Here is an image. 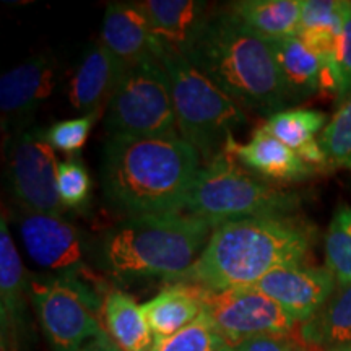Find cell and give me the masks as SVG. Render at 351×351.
Returning a JSON list of instances; mask_svg holds the SVG:
<instances>
[{"mask_svg":"<svg viewBox=\"0 0 351 351\" xmlns=\"http://www.w3.org/2000/svg\"><path fill=\"white\" fill-rule=\"evenodd\" d=\"M314 243V226L296 215L230 221L215 228L194 265L169 283L212 291L256 287L270 271L304 263Z\"/></svg>","mask_w":351,"mask_h":351,"instance_id":"6da1fadb","label":"cell"},{"mask_svg":"<svg viewBox=\"0 0 351 351\" xmlns=\"http://www.w3.org/2000/svg\"><path fill=\"white\" fill-rule=\"evenodd\" d=\"M200 168L199 152L179 134L108 137L101 186L109 204L127 218L179 213Z\"/></svg>","mask_w":351,"mask_h":351,"instance_id":"7a4b0ae2","label":"cell"},{"mask_svg":"<svg viewBox=\"0 0 351 351\" xmlns=\"http://www.w3.org/2000/svg\"><path fill=\"white\" fill-rule=\"evenodd\" d=\"M186 59L244 111L270 117L288 109L287 88L269 39L230 10L210 15Z\"/></svg>","mask_w":351,"mask_h":351,"instance_id":"3957f363","label":"cell"},{"mask_svg":"<svg viewBox=\"0 0 351 351\" xmlns=\"http://www.w3.org/2000/svg\"><path fill=\"white\" fill-rule=\"evenodd\" d=\"M213 230L182 212L125 218L104 234L95 258L114 278L161 276L169 282L194 265Z\"/></svg>","mask_w":351,"mask_h":351,"instance_id":"277c9868","label":"cell"},{"mask_svg":"<svg viewBox=\"0 0 351 351\" xmlns=\"http://www.w3.org/2000/svg\"><path fill=\"white\" fill-rule=\"evenodd\" d=\"M156 59L168 75L179 135L208 163L225 152L232 132L247 124L245 111L186 57L160 47Z\"/></svg>","mask_w":351,"mask_h":351,"instance_id":"5b68a950","label":"cell"},{"mask_svg":"<svg viewBox=\"0 0 351 351\" xmlns=\"http://www.w3.org/2000/svg\"><path fill=\"white\" fill-rule=\"evenodd\" d=\"M300 199L252 176L226 152L202 166L184 210L213 228L239 219L293 215Z\"/></svg>","mask_w":351,"mask_h":351,"instance_id":"8992f818","label":"cell"},{"mask_svg":"<svg viewBox=\"0 0 351 351\" xmlns=\"http://www.w3.org/2000/svg\"><path fill=\"white\" fill-rule=\"evenodd\" d=\"M104 111L108 137L179 134L168 75L156 57L127 67Z\"/></svg>","mask_w":351,"mask_h":351,"instance_id":"52a82bcc","label":"cell"},{"mask_svg":"<svg viewBox=\"0 0 351 351\" xmlns=\"http://www.w3.org/2000/svg\"><path fill=\"white\" fill-rule=\"evenodd\" d=\"M29 296L52 351H80L103 333L99 291L83 276L29 280Z\"/></svg>","mask_w":351,"mask_h":351,"instance_id":"ba28073f","label":"cell"},{"mask_svg":"<svg viewBox=\"0 0 351 351\" xmlns=\"http://www.w3.org/2000/svg\"><path fill=\"white\" fill-rule=\"evenodd\" d=\"M59 165L46 132L29 125L16 129L7 143V179L20 208L64 217L57 194Z\"/></svg>","mask_w":351,"mask_h":351,"instance_id":"9c48e42d","label":"cell"},{"mask_svg":"<svg viewBox=\"0 0 351 351\" xmlns=\"http://www.w3.org/2000/svg\"><path fill=\"white\" fill-rule=\"evenodd\" d=\"M199 288L202 313L228 346L263 335H289L296 322L274 300L254 287L221 291Z\"/></svg>","mask_w":351,"mask_h":351,"instance_id":"30bf717a","label":"cell"},{"mask_svg":"<svg viewBox=\"0 0 351 351\" xmlns=\"http://www.w3.org/2000/svg\"><path fill=\"white\" fill-rule=\"evenodd\" d=\"M13 218L28 257L44 270L59 276L88 275L91 244L75 225L56 215L16 208Z\"/></svg>","mask_w":351,"mask_h":351,"instance_id":"8fae6325","label":"cell"},{"mask_svg":"<svg viewBox=\"0 0 351 351\" xmlns=\"http://www.w3.org/2000/svg\"><path fill=\"white\" fill-rule=\"evenodd\" d=\"M254 288L274 300L295 322L304 324L326 304L337 282L326 267L301 263L270 271Z\"/></svg>","mask_w":351,"mask_h":351,"instance_id":"7c38bea8","label":"cell"},{"mask_svg":"<svg viewBox=\"0 0 351 351\" xmlns=\"http://www.w3.org/2000/svg\"><path fill=\"white\" fill-rule=\"evenodd\" d=\"M289 104L317 93L339 96V73L298 36L269 39Z\"/></svg>","mask_w":351,"mask_h":351,"instance_id":"4fadbf2b","label":"cell"},{"mask_svg":"<svg viewBox=\"0 0 351 351\" xmlns=\"http://www.w3.org/2000/svg\"><path fill=\"white\" fill-rule=\"evenodd\" d=\"M59 83V64L51 54L25 60L0 80V111L3 117L21 122L44 101L51 98Z\"/></svg>","mask_w":351,"mask_h":351,"instance_id":"5bb4252c","label":"cell"},{"mask_svg":"<svg viewBox=\"0 0 351 351\" xmlns=\"http://www.w3.org/2000/svg\"><path fill=\"white\" fill-rule=\"evenodd\" d=\"M99 43L127 67L156 57L161 47L140 2L108 3Z\"/></svg>","mask_w":351,"mask_h":351,"instance_id":"9a60e30c","label":"cell"},{"mask_svg":"<svg viewBox=\"0 0 351 351\" xmlns=\"http://www.w3.org/2000/svg\"><path fill=\"white\" fill-rule=\"evenodd\" d=\"M127 65L103 44H93L85 52L69 85L70 106L80 116L99 114L119 85Z\"/></svg>","mask_w":351,"mask_h":351,"instance_id":"2e32d148","label":"cell"},{"mask_svg":"<svg viewBox=\"0 0 351 351\" xmlns=\"http://www.w3.org/2000/svg\"><path fill=\"white\" fill-rule=\"evenodd\" d=\"M225 152L261 179L293 182L315 173L313 166L307 165L295 150L270 135L263 127L254 132L247 143H238L231 135Z\"/></svg>","mask_w":351,"mask_h":351,"instance_id":"e0dca14e","label":"cell"},{"mask_svg":"<svg viewBox=\"0 0 351 351\" xmlns=\"http://www.w3.org/2000/svg\"><path fill=\"white\" fill-rule=\"evenodd\" d=\"M29 282L20 254L7 226L5 215L0 219V319H2V351L19 348L25 326V296Z\"/></svg>","mask_w":351,"mask_h":351,"instance_id":"ac0fdd59","label":"cell"},{"mask_svg":"<svg viewBox=\"0 0 351 351\" xmlns=\"http://www.w3.org/2000/svg\"><path fill=\"white\" fill-rule=\"evenodd\" d=\"M140 5L160 46L182 57L189 54L210 19L207 3L197 0H145Z\"/></svg>","mask_w":351,"mask_h":351,"instance_id":"d6986e66","label":"cell"},{"mask_svg":"<svg viewBox=\"0 0 351 351\" xmlns=\"http://www.w3.org/2000/svg\"><path fill=\"white\" fill-rule=\"evenodd\" d=\"M143 315L155 339H166L191 326L202 314L199 288L171 283L142 306Z\"/></svg>","mask_w":351,"mask_h":351,"instance_id":"ffe728a7","label":"cell"},{"mask_svg":"<svg viewBox=\"0 0 351 351\" xmlns=\"http://www.w3.org/2000/svg\"><path fill=\"white\" fill-rule=\"evenodd\" d=\"M345 0H301V21L296 36L337 69Z\"/></svg>","mask_w":351,"mask_h":351,"instance_id":"44dd1931","label":"cell"},{"mask_svg":"<svg viewBox=\"0 0 351 351\" xmlns=\"http://www.w3.org/2000/svg\"><path fill=\"white\" fill-rule=\"evenodd\" d=\"M300 335L306 345L324 351L351 345V285H337L326 304L301 324Z\"/></svg>","mask_w":351,"mask_h":351,"instance_id":"7402d4cb","label":"cell"},{"mask_svg":"<svg viewBox=\"0 0 351 351\" xmlns=\"http://www.w3.org/2000/svg\"><path fill=\"white\" fill-rule=\"evenodd\" d=\"M103 320L109 337L124 351H150L155 337L148 327L142 306L132 296L112 289L104 296Z\"/></svg>","mask_w":351,"mask_h":351,"instance_id":"603a6c76","label":"cell"},{"mask_svg":"<svg viewBox=\"0 0 351 351\" xmlns=\"http://www.w3.org/2000/svg\"><path fill=\"white\" fill-rule=\"evenodd\" d=\"M230 12L262 38H291L300 29L301 0H239Z\"/></svg>","mask_w":351,"mask_h":351,"instance_id":"cb8c5ba5","label":"cell"},{"mask_svg":"<svg viewBox=\"0 0 351 351\" xmlns=\"http://www.w3.org/2000/svg\"><path fill=\"white\" fill-rule=\"evenodd\" d=\"M327 124V116L317 109L289 108L270 116L262 127L291 150L300 153L307 145L319 140Z\"/></svg>","mask_w":351,"mask_h":351,"instance_id":"d4e9b609","label":"cell"},{"mask_svg":"<svg viewBox=\"0 0 351 351\" xmlns=\"http://www.w3.org/2000/svg\"><path fill=\"white\" fill-rule=\"evenodd\" d=\"M326 269L339 287L351 285V207L340 204L326 234Z\"/></svg>","mask_w":351,"mask_h":351,"instance_id":"484cf974","label":"cell"},{"mask_svg":"<svg viewBox=\"0 0 351 351\" xmlns=\"http://www.w3.org/2000/svg\"><path fill=\"white\" fill-rule=\"evenodd\" d=\"M319 142L330 168L351 171V95L328 121Z\"/></svg>","mask_w":351,"mask_h":351,"instance_id":"4316f807","label":"cell"},{"mask_svg":"<svg viewBox=\"0 0 351 351\" xmlns=\"http://www.w3.org/2000/svg\"><path fill=\"white\" fill-rule=\"evenodd\" d=\"M228 343L204 313L191 326L166 339H155L150 351H221Z\"/></svg>","mask_w":351,"mask_h":351,"instance_id":"83f0119b","label":"cell"},{"mask_svg":"<svg viewBox=\"0 0 351 351\" xmlns=\"http://www.w3.org/2000/svg\"><path fill=\"white\" fill-rule=\"evenodd\" d=\"M57 194L64 207L83 208L90 200L91 178L77 158H69L57 171Z\"/></svg>","mask_w":351,"mask_h":351,"instance_id":"f1b7e54d","label":"cell"},{"mask_svg":"<svg viewBox=\"0 0 351 351\" xmlns=\"http://www.w3.org/2000/svg\"><path fill=\"white\" fill-rule=\"evenodd\" d=\"M98 117L99 114H91V116H80L54 122L46 130L47 142L52 145L54 150L67 153V155H77L85 147L91 127L95 125Z\"/></svg>","mask_w":351,"mask_h":351,"instance_id":"f546056e","label":"cell"},{"mask_svg":"<svg viewBox=\"0 0 351 351\" xmlns=\"http://www.w3.org/2000/svg\"><path fill=\"white\" fill-rule=\"evenodd\" d=\"M337 69H339V96L341 104L351 95V2L345 0L341 33L337 49Z\"/></svg>","mask_w":351,"mask_h":351,"instance_id":"4dcf8cb0","label":"cell"},{"mask_svg":"<svg viewBox=\"0 0 351 351\" xmlns=\"http://www.w3.org/2000/svg\"><path fill=\"white\" fill-rule=\"evenodd\" d=\"M234 351H306L289 335H263L232 346Z\"/></svg>","mask_w":351,"mask_h":351,"instance_id":"1f68e13d","label":"cell"},{"mask_svg":"<svg viewBox=\"0 0 351 351\" xmlns=\"http://www.w3.org/2000/svg\"><path fill=\"white\" fill-rule=\"evenodd\" d=\"M80 351H124L119 345L114 341L109 333L103 332L99 333L98 337H95L93 340H90L88 343L83 346Z\"/></svg>","mask_w":351,"mask_h":351,"instance_id":"d6a6232c","label":"cell"},{"mask_svg":"<svg viewBox=\"0 0 351 351\" xmlns=\"http://www.w3.org/2000/svg\"><path fill=\"white\" fill-rule=\"evenodd\" d=\"M327 351H351V345H343V346H337V348L327 350Z\"/></svg>","mask_w":351,"mask_h":351,"instance_id":"836d02e7","label":"cell"},{"mask_svg":"<svg viewBox=\"0 0 351 351\" xmlns=\"http://www.w3.org/2000/svg\"><path fill=\"white\" fill-rule=\"evenodd\" d=\"M221 351H234V348H232V346H225Z\"/></svg>","mask_w":351,"mask_h":351,"instance_id":"e575fe53","label":"cell"}]
</instances>
